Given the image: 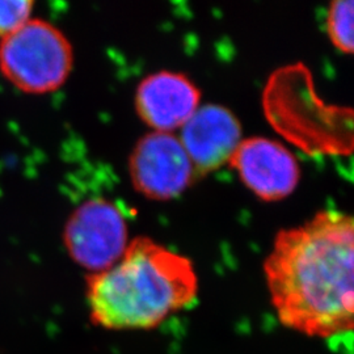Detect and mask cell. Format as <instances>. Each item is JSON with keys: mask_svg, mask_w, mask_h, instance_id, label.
Segmentation results:
<instances>
[{"mask_svg": "<svg viewBox=\"0 0 354 354\" xmlns=\"http://www.w3.org/2000/svg\"><path fill=\"white\" fill-rule=\"evenodd\" d=\"M228 163L245 187L264 201L286 198L301 178L294 155L279 142L261 137L241 140Z\"/></svg>", "mask_w": 354, "mask_h": 354, "instance_id": "8992f818", "label": "cell"}, {"mask_svg": "<svg viewBox=\"0 0 354 354\" xmlns=\"http://www.w3.org/2000/svg\"><path fill=\"white\" fill-rule=\"evenodd\" d=\"M74 50L64 32L44 19L32 17L0 39V74L26 95L55 92L67 82Z\"/></svg>", "mask_w": 354, "mask_h": 354, "instance_id": "3957f363", "label": "cell"}, {"mask_svg": "<svg viewBox=\"0 0 354 354\" xmlns=\"http://www.w3.org/2000/svg\"><path fill=\"white\" fill-rule=\"evenodd\" d=\"M197 295L189 259L146 236L129 243L114 266L86 277L91 323L108 330L158 328Z\"/></svg>", "mask_w": 354, "mask_h": 354, "instance_id": "7a4b0ae2", "label": "cell"}, {"mask_svg": "<svg viewBox=\"0 0 354 354\" xmlns=\"http://www.w3.org/2000/svg\"><path fill=\"white\" fill-rule=\"evenodd\" d=\"M129 171L136 190L156 201L180 196L198 177L180 140L159 131L138 140L129 160Z\"/></svg>", "mask_w": 354, "mask_h": 354, "instance_id": "5b68a950", "label": "cell"}, {"mask_svg": "<svg viewBox=\"0 0 354 354\" xmlns=\"http://www.w3.org/2000/svg\"><path fill=\"white\" fill-rule=\"evenodd\" d=\"M32 0H0V39L8 37L33 16Z\"/></svg>", "mask_w": 354, "mask_h": 354, "instance_id": "30bf717a", "label": "cell"}, {"mask_svg": "<svg viewBox=\"0 0 354 354\" xmlns=\"http://www.w3.org/2000/svg\"><path fill=\"white\" fill-rule=\"evenodd\" d=\"M178 140L201 177L230 162L241 142V127L227 108L205 105L183 125Z\"/></svg>", "mask_w": 354, "mask_h": 354, "instance_id": "52a82bcc", "label": "cell"}, {"mask_svg": "<svg viewBox=\"0 0 354 354\" xmlns=\"http://www.w3.org/2000/svg\"><path fill=\"white\" fill-rule=\"evenodd\" d=\"M64 244L71 260L91 273L114 266L127 247V225L122 212L105 198L80 203L64 228Z\"/></svg>", "mask_w": 354, "mask_h": 354, "instance_id": "277c9868", "label": "cell"}, {"mask_svg": "<svg viewBox=\"0 0 354 354\" xmlns=\"http://www.w3.org/2000/svg\"><path fill=\"white\" fill-rule=\"evenodd\" d=\"M353 218L320 212L281 230L264 261L279 323L308 337L332 339L354 326Z\"/></svg>", "mask_w": 354, "mask_h": 354, "instance_id": "6da1fadb", "label": "cell"}, {"mask_svg": "<svg viewBox=\"0 0 354 354\" xmlns=\"http://www.w3.org/2000/svg\"><path fill=\"white\" fill-rule=\"evenodd\" d=\"M327 32L332 44L346 54L353 53V1L330 3L327 15Z\"/></svg>", "mask_w": 354, "mask_h": 354, "instance_id": "9c48e42d", "label": "cell"}, {"mask_svg": "<svg viewBox=\"0 0 354 354\" xmlns=\"http://www.w3.org/2000/svg\"><path fill=\"white\" fill-rule=\"evenodd\" d=\"M201 92L188 76L160 71L145 77L136 93L142 121L159 133H169L198 109Z\"/></svg>", "mask_w": 354, "mask_h": 354, "instance_id": "ba28073f", "label": "cell"}]
</instances>
